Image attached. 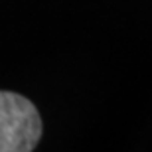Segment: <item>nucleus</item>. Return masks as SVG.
<instances>
[{"mask_svg": "<svg viewBox=\"0 0 152 152\" xmlns=\"http://www.w3.org/2000/svg\"><path fill=\"white\" fill-rule=\"evenodd\" d=\"M42 130V117L28 97L0 91V152L34 150Z\"/></svg>", "mask_w": 152, "mask_h": 152, "instance_id": "f257e3e1", "label": "nucleus"}]
</instances>
